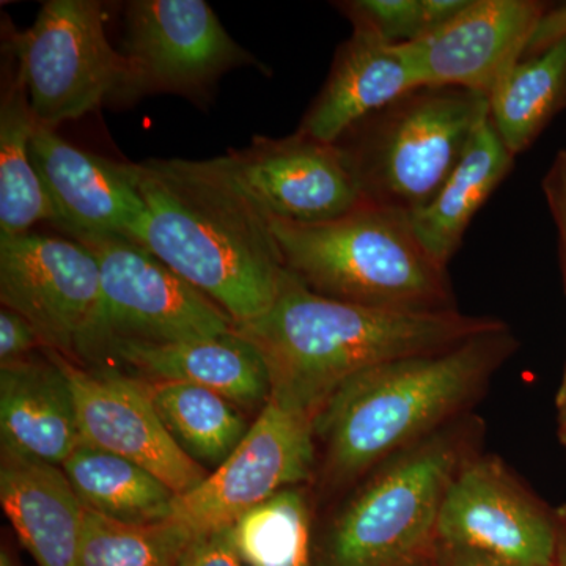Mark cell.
Wrapping results in <instances>:
<instances>
[{
	"mask_svg": "<svg viewBox=\"0 0 566 566\" xmlns=\"http://www.w3.org/2000/svg\"><path fill=\"white\" fill-rule=\"evenodd\" d=\"M505 327L457 308L409 311L331 300L285 270L270 311L233 331L266 365L271 397L318 417L354 376L403 357L442 352Z\"/></svg>",
	"mask_w": 566,
	"mask_h": 566,
	"instance_id": "obj_1",
	"label": "cell"
},
{
	"mask_svg": "<svg viewBox=\"0 0 566 566\" xmlns=\"http://www.w3.org/2000/svg\"><path fill=\"white\" fill-rule=\"evenodd\" d=\"M147 219L134 243L181 275L234 324L270 311L285 273L270 218L218 158L128 163Z\"/></svg>",
	"mask_w": 566,
	"mask_h": 566,
	"instance_id": "obj_2",
	"label": "cell"
},
{
	"mask_svg": "<svg viewBox=\"0 0 566 566\" xmlns=\"http://www.w3.org/2000/svg\"><path fill=\"white\" fill-rule=\"evenodd\" d=\"M513 346L502 327L354 376L315 420L326 446L327 479L349 482L433 433L479 394Z\"/></svg>",
	"mask_w": 566,
	"mask_h": 566,
	"instance_id": "obj_3",
	"label": "cell"
},
{
	"mask_svg": "<svg viewBox=\"0 0 566 566\" xmlns=\"http://www.w3.org/2000/svg\"><path fill=\"white\" fill-rule=\"evenodd\" d=\"M270 222L283 268L312 292L370 307L453 308L446 268L405 212L363 203L329 222Z\"/></svg>",
	"mask_w": 566,
	"mask_h": 566,
	"instance_id": "obj_4",
	"label": "cell"
},
{
	"mask_svg": "<svg viewBox=\"0 0 566 566\" xmlns=\"http://www.w3.org/2000/svg\"><path fill=\"white\" fill-rule=\"evenodd\" d=\"M490 99L453 87H419L357 123L335 144L352 164L363 203L422 210L463 158Z\"/></svg>",
	"mask_w": 566,
	"mask_h": 566,
	"instance_id": "obj_5",
	"label": "cell"
},
{
	"mask_svg": "<svg viewBox=\"0 0 566 566\" xmlns=\"http://www.w3.org/2000/svg\"><path fill=\"white\" fill-rule=\"evenodd\" d=\"M461 465L455 436L430 434L382 469L335 517L315 566H403L438 536Z\"/></svg>",
	"mask_w": 566,
	"mask_h": 566,
	"instance_id": "obj_6",
	"label": "cell"
},
{
	"mask_svg": "<svg viewBox=\"0 0 566 566\" xmlns=\"http://www.w3.org/2000/svg\"><path fill=\"white\" fill-rule=\"evenodd\" d=\"M104 24L103 3L50 0L32 28L11 36L9 52L40 125L57 129L117 98L128 62L112 48Z\"/></svg>",
	"mask_w": 566,
	"mask_h": 566,
	"instance_id": "obj_7",
	"label": "cell"
},
{
	"mask_svg": "<svg viewBox=\"0 0 566 566\" xmlns=\"http://www.w3.org/2000/svg\"><path fill=\"white\" fill-rule=\"evenodd\" d=\"M74 241L91 249L102 275L98 316L80 365L111 342L172 344L233 333L232 316L128 238L80 234Z\"/></svg>",
	"mask_w": 566,
	"mask_h": 566,
	"instance_id": "obj_8",
	"label": "cell"
},
{
	"mask_svg": "<svg viewBox=\"0 0 566 566\" xmlns=\"http://www.w3.org/2000/svg\"><path fill=\"white\" fill-rule=\"evenodd\" d=\"M122 54L128 62V77L115 104L159 93L200 102L227 71L260 66L203 0L126 3Z\"/></svg>",
	"mask_w": 566,
	"mask_h": 566,
	"instance_id": "obj_9",
	"label": "cell"
},
{
	"mask_svg": "<svg viewBox=\"0 0 566 566\" xmlns=\"http://www.w3.org/2000/svg\"><path fill=\"white\" fill-rule=\"evenodd\" d=\"M315 417L270 400L232 455L203 483L177 495L169 521L193 536L232 526L253 506L311 479Z\"/></svg>",
	"mask_w": 566,
	"mask_h": 566,
	"instance_id": "obj_10",
	"label": "cell"
},
{
	"mask_svg": "<svg viewBox=\"0 0 566 566\" xmlns=\"http://www.w3.org/2000/svg\"><path fill=\"white\" fill-rule=\"evenodd\" d=\"M0 301L32 324L44 349L81 364L102 301L99 264L77 241L0 237Z\"/></svg>",
	"mask_w": 566,
	"mask_h": 566,
	"instance_id": "obj_11",
	"label": "cell"
},
{
	"mask_svg": "<svg viewBox=\"0 0 566 566\" xmlns=\"http://www.w3.org/2000/svg\"><path fill=\"white\" fill-rule=\"evenodd\" d=\"M218 159L252 202L275 221L329 222L363 205L344 148L301 132L283 139L255 137L243 150Z\"/></svg>",
	"mask_w": 566,
	"mask_h": 566,
	"instance_id": "obj_12",
	"label": "cell"
},
{
	"mask_svg": "<svg viewBox=\"0 0 566 566\" xmlns=\"http://www.w3.org/2000/svg\"><path fill=\"white\" fill-rule=\"evenodd\" d=\"M55 357L73 390L81 446L142 465L177 495L205 482L208 472L182 452L164 427L147 381L120 371L84 367L59 354Z\"/></svg>",
	"mask_w": 566,
	"mask_h": 566,
	"instance_id": "obj_13",
	"label": "cell"
},
{
	"mask_svg": "<svg viewBox=\"0 0 566 566\" xmlns=\"http://www.w3.org/2000/svg\"><path fill=\"white\" fill-rule=\"evenodd\" d=\"M447 549H465L524 566H553L557 527L499 461L460 465L438 520Z\"/></svg>",
	"mask_w": 566,
	"mask_h": 566,
	"instance_id": "obj_14",
	"label": "cell"
},
{
	"mask_svg": "<svg viewBox=\"0 0 566 566\" xmlns=\"http://www.w3.org/2000/svg\"><path fill=\"white\" fill-rule=\"evenodd\" d=\"M546 7L534 0H469L442 28L401 44L423 87L491 93L523 61Z\"/></svg>",
	"mask_w": 566,
	"mask_h": 566,
	"instance_id": "obj_15",
	"label": "cell"
},
{
	"mask_svg": "<svg viewBox=\"0 0 566 566\" xmlns=\"http://www.w3.org/2000/svg\"><path fill=\"white\" fill-rule=\"evenodd\" d=\"M32 156L57 222L71 238L115 234L136 241L147 207L129 177L128 163L92 155L36 123Z\"/></svg>",
	"mask_w": 566,
	"mask_h": 566,
	"instance_id": "obj_16",
	"label": "cell"
},
{
	"mask_svg": "<svg viewBox=\"0 0 566 566\" xmlns=\"http://www.w3.org/2000/svg\"><path fill=\"white\" fill-rule=\"evenodd\" d=\"M84 367L120 371L147 382L208 387L241 409L264 406L271 397L266 365L234 331L221 337L172 344L111 342Z\"/></svg>",
	"mask_w": 566,
	"mask_h": 566,
	"instance_id": "obj_17",
	"label": "cell"
},
{
	"mask_svg": "<svg viewBox=\"0 0 566 566\" xmlns=\"http://www.w3.org/2000/svg\"><path fill=\"white\" fill-rule=\"evenodd\" d=\"M419 87L422 82L401 44L390 46L353 29L297 132L335 144L357 123Z\"/></svg>",
	"mask_w": 566,
	"mask_h": 566,
	"instance_id": "obj_18",
	"label": "cell"
},
{
	"mask_svg": "<svg viewBox=\"0 0 566 566\" xmlns=\"http://www.w3.org/2000/svg\"><path fill=\"white\" fill-rule=\"evenodd\" d=\"M0 367L2 450L59 465L81 447L69 376L54 353Z\"/></svg>",
	"mask_w": 566,
	"mask_h": 566,
	"instance_id": "obj_19",
	"label": "cell"
},
{
	"mask_svg": "<svg viewBox=\"0 0 566 566\" xmlns=\"http://www.w3.org/2000/svg\"><path fill=\"white\" fill-rule=\"evenodd\" d=\"M0 502L39 566H80L85 506L59 465L2 450Z\"/></svg>",
	"mask_w": 566,
	"mask_h": 566,
	"instance_id": "obj_20",
	"label": "cell"
},
{
	"mask_svg": "<svg viewBox=\"0 0 566 566\" xmlns=\"http://www.w3.org/2000/svg\"><path fill=\"white\" fill-rule=\"evenodd\" d=\"M515 156L495 133L490 115L476 126L442 188L422 210L408 214L417 240L439 266H449L469 223L501 185Z\"/></svg>",
	"mask_w": 566,
	"mask_h": 566,
	"instance_id": "obj_21",
	"label": "cell"
},
{
	"mask_svg": "<svg viewBox=\"0 0 566 566\" xmlns=\"http://www.w3.org/2000/svg\"><path fill=\"white\" fill-rule=\"evenodd\" d=\"M82 505L126 524L169 521L177 494L142 465L81 446L62 465Z\"/></svg>",
	"mask_w": 566,
	"mask_h": 566,
	"instance_id": "obj_22",
	"label": "cell"
},
{
	"mask_svg": "<svg viewBox=\"0 0 566 566\" xmlns=\"http://www.w3.org/2000/svg\"><path fill=\"white\" fill-rule=\"evenodd\" d=\"M35 125L24 82L14 70L0 103V237L29 233L36 222H57L33 164Z\"/></svg>",
	"mask_w": 566,
	"mask_h": 566,
	"instance_id": "obj_23",
	"label": "cell"
},
{
	"mask_svg": "<svg viewBox=\"0 0 566 566\" xmlns=\"http://www.w3.org/2000/svg\"><path fill=\"white\" fill-rule=\"evenodd\" d=\"M153 403L174 441L208 474L227 460L249 427L232 400L188 382H148Z\"/></svg>",
	"mask_w": 566,
	"mask_h": 566,
	"instance_id": "obj_24",
	"label": "cell"
},
{
	"mask_svg": "<svg viewBox=\"0 0 566 566\" xmlns=\"http://www.w3.org/2000/svg\"><path fill=\"white\" fill-rule=\"evenodd\" d=\"M566 106V39L510 71L490 96L495 133L513 156L531 147Z\"/></svg>",
	"mask_w": 566,
	"mask_h": 566,
	"instance_id": "obj_25",
	"label": "cell"
},
{
	"mask_svg": "<svg viewBox=\"0 0 566 566\" xmlns=\"http://www.w3.org/2000/svg\"><path fill=\"white\" fill-rule=\"evenodd\" d=\"M243 566H315L307 499L289 488L253 506L229 527Z\"/></svg>",
	"mask_w": 566,
	"mask_h": 566,
	"instance_id": "obj_26",
	"label": "cell"
},
{
	"mask_svg": "<svg viewBox=\"0 0 566 566\" xmlns=\"http://www.w3.org/2000/svg\"><path fill=\"white\" fill-rule=\"evenodd\" d=\"M193 534L181 524H126L85 509L80 566H180Z\"/></svg>",
	"mask_w": 566,
	"mask_h": 566,
	"instance_id": "obj_27",
	"label": "cell"
},
{
	"mask_svg": "<svg viewBox=\"0 0 566 566\" xmlns=\"http://www.w3.org/2000/svg\"><path fill=\"white\" fill-rule=\"evenodd\" d=\"M342 9L353 29L390 46L411 43L423 35L422 0H354Z\"/></svg>",
	"mask_w": 566,
	"mask_h": 566,
	"instance_id": "obj_28",
	"label": "cell"
},
{
	"mask_svg": "<svg viewBox=\"0 0 566 566\" xmlns=\"http://www.w3.org/2000/svg\"><path fill=\"white\" fill-rule=\"evenodd\" d=\"M36 348H44V346L32 324L18 312L2 305V311H0V367L28 359Z\"/></svg>",
	"mask_w": 566,
	"mask_h": 566,
	"instance_id": "obj_29",
	"label": "cell"
},
{
	"mask_svg": "<svg viewBox=\"0 0 566 566\" xmlns=\"http://www.w3.org/2000/svg\"><path fill=\"white\" fill-rule=\"evenodd\" d=\"M180 566H243L230 542L229 527L193 536Z\"/></svg>",
	"mask_w": 566,
	"mask_h": 566,
	"instance_id": "obj_30",
	"label": "cell"
},
{
	"mask_svg": "<svg viewBox=\"0 0 566 566\" xmlns=\"http://www.w3.org/2000/svg\"><path fill=\"white\" fill-rule=\"evenodd\" d=\"M546 197L556 218L564 249L566 273V153L557 159L545 181Z\"/></svg>",
	"mask_w": 566,
	"mask_h": 566,
	"instance_id": "obj_31",
	"label": "cell"
},
{
	"mask_svg": "<svg viewBox=\"0 0 566 566\" xmlns=\"http://www.w3.org/2000/svg\"><path fill=\"white\" fill-rule=\"evenodd\" d=\"M566 39V7L562 9L545 11L539 18L531 43H528L524 59L539 54L547 48L554 46L558 41Z\"/></svg>",
	"mask_w": 566,
	"mask_h": 566,
	"instance_id": "obj_32",
	"label": "cell"
},
{
	"mask_svg": "<svg viewBox=\"0 0 566 566\" xmlns=\"http://www.w3.org/2000/svg\"><path fill=\"white\" fill-rule=\"evenodd\" d=\"M468 6L469 0H422L423 35L452 21Z\"/></svg>",
	"mask_w": 566,
	"mask_h": 566,
	"instance_id": "obj_33",
	"label": "cell"
},
{
	"mask_svg": "<svg viewBox=\"0 0 566 566\" xmlns=\"http://www.w3.org/2000/svg\"><path fill=\"white\" fill-rule=\"evenodd\" d=\"M449 566H524L501 560L474 551L449 549Z\"/></svg>",
	"mask_w": 566,
	"mask_h": 566,
	"instance_id": "obj_34",
	"label": "cell"
},
{
	"mask_svg": "<svg viewBox=\"0 0 566 566\" xmlns=\"http://www.w3.org/2000/svg\"><path fill=\"white\" fill-rule=\"evenodd\" d=\"M562 532L557 531V554L558 566H566V510L560 513Z\"/></svg>",
	"mask_w": 566,
	"mask_h": 566,
	"instance_id": "obj_35",
	"label": "cell"
},
{
	"mask_svg": "<svg viewBox=\"0 0 566 566\" xmlns=\"http://www.w3.org/2000/svg\"><path fill=\"white\" fill-rule=\"evenodd\" d=\"M558 406V436H560L562 446L566 452V400Z\"/></svg>",
	"mask_w": 566,
	"mask_h": 566,
	"instance_id": "obj_36",
	"label": "cell"
},
{
	"mask_svg": "<svg viewBox=\"0 0 566 566\" xmlns=\"http://www.w3.org/2000/svg\"><path fill=\"white\" fill-rule=\"evenodd\" d=\"M0 566H17L9 551L2 549V553H0Z\"/></svg>",
	"mask_w": 566,
	"mask_h": 566,
	"instance_id": "obj_37",
	"label": "cell"
},
{
	"mask_svg": "<svg viewBox=\"0 0 566 566\" xmlns=\"http://www.w3.org/2000/svg\"><path fill=\"white\" fill-rule=\"evenodd\" d=\"M566 400V370L564 375V381H562L560 389L557 392V403Z\"/></svg>",
	"mask_w": 566,
	"mask_h": 566,
	"instance_id": "obj_38",
	"label": "cell"
}]
</instances>
